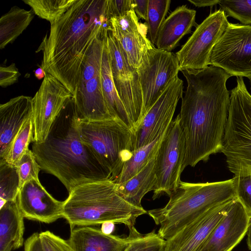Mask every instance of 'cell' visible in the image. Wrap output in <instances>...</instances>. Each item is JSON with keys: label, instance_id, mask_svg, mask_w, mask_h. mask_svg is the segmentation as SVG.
Returning a JSON list of instances; mask_svg holds the SVG:
<instances>
[{"label": "cell", "instance_id": "cell-40", "mask_svg": "<svg viewBox=\"0 0 251 251\" xmlns=\"http://www.w3.org/2000/svg\"><path fill=\"white\" fill-rule=\"evenodd\" d=\"M24 251H42L38 233H33L25 241Z\"/></svg>", "mask_w": 251, "mask_h": 251}, {"label": "cell", "instance_id": "cell-20", "mask_svg": "<svg viewBox=\"0 0 251 251\" xmlns=\"http://www.w3.org/2000/svg\"><path fill=\"white\" fill-rule=\"evenodd\" d=\"M32 98L20 96L0 105V158L24 124L32 118Z\"/></svg>", "mask_w": 251, "mask_h": 251}, {"label": "cell", "instance_id": "cell-2", "mask_svg": "<svg viewBox=\"0 0 251 251\" xmlns=\"http://www.w3.org/2000/svg\"><path fill=\"white\" fill-rule=\"evenodd\" d=\"M107 0H77L39 47L41 67L74 94L82 62L95 39L110 30Z\"/></svg>", "mask_w": 251, "mask_h": 251}, {"label": "cell", "instance_id": "cell-30", "mask_svg": "<svg viewBox=\"0 0 251 251\" xmlns=\"http://www.w3.org/2000/svg\"><path fill=\"white\" fill-rule=\"evenodd\" d=\"M19 190L17 167L0 158V199L6 201H16Z\"/></svg>", "mask_w": 251, "mask_h": 251}, {"label": "cell", "instance_id": "cell-17", "mask_svg": "<svg viewBox=\"0 0 251 251\" xmlns=\"http://www.w3.org/2000/svg\"><path fill=\"white\" fill-rule=\"evenodd\" d=\"M109 23L112 35L121 45L129 64L137 70L144 54L154 46L147 37V24L139 22L134 10L122 17L110 18Z\"/></svg>", "mask_w": 251, "mask_h": 251}, {"label": "cell", "instance_id": "cell-1", "mask_svg": "<svg viewBox=\"0 0 251 251\" xmlns=\"http://www.w3.org/2000/svg\"><path fill=\"white\" fill-rule=\"evenodd\" d=\"M180 71L187 83L179 114L186 142L184 169L221 151L230 104L226 82L231 76L211 65Z\"/></svg>", "mask_w": 251, "mask_h": 251}, {"label": "cell", "instance_id": "cell-9", "mask_svg": "<svg viewBox=\"0 0 251 251\" xmlns=\"http://www.w3.org/2000/svg\"><path fill=\"white\" fill-rule=\"evenodd\" d=\"M185 152V138L178 114L167 128L156 153L153 200L164 194L170 197L176 191L184 170Z\"/></svg>", "mask_w": 251, "mask_h": 251}, {"label": "cell", "instance_id": "cell-29", "mask_svg": "<svg viewBox=\"0 0 251 251\" xmlns=\"http://www.w3.org/2000/svg\"><path fill=\"white\" fill-rule=\"evenodd\" d=\"M33 126L32 118L23 126L15 137L3 159L8 164L16 166L18 162L29 149L28 146L32 142Z\"/></svg>", "mask_w": 251, "mask_h": 251}, {"label": "cell", "instance_id": "cell-8", "mask_svg": "<svg viewBox=\"0 0 251 251\" xmlns=\"http://www.w3.org/2000/svg\"><path fill=\"white\" fill-rule=\"evenodd\" d=\"M105 36L97 38L85 56L73 95L80 116L89 121L114 119L106 105L102 88L101 61Z\"/></svg>", "mask_w": 251, "mask_h": 251}, {"label": "cell", "instance_id": "cell-31", "mask_svg": "<svg viewBox=\"0 0 251 251\" xmlns=\"http://www.w3.org/2000/svg\"><path fill=\"white\" fill-rule=\"evenodd\" d=\"M171 0H149L147 25L149 40L155 45L159 29L165 20Z\"/></svg>", "mask_w": 251, "mask_h": 251}, {"label": "cell", "instance_id": "cell-14", "mask_svg": "<svg viewBox=\"0 0 251 251\" xmlns=\"http://www.w3.org/2000/svg\"><path fill=\"white\" fill-rule=\"evenodd\" d=\"M183 93V81L177 75L133 132V151L151 143L167 129Z\"/></svg>", "mask_w": 251, "mask_h": 251}, {"label": "cell", "instance_id": "cell-15", "mask_svg": "<svg viewBox=\"0 0 251 251\" xmlns=\"http://www.w3.org/2000/svg\"><path fill=\"white\" fill-rule=\"evenodd\" d=\"M73 94L57 79L47 73L32 98V143L45 141L50 127Z\"/></svg>", "mask_w": 251, "mask_h": 251}, {"label": "cell", "instance_id": "cell-5", "mask_svg": "<svg viewBox=\"0 0 251 251\" xmlns=\"http://www.w3.org/2000/svg\"><path fill=\"white\" fill-rule=\"evenodd\" d=\"M235 178L221 181L190 183L180 180L162 208L147 211L159 226L158 235L168 240L211 208L236 197Z\"/></svg>", "mask_w": 251, "mask_h": 251}, {"label": "cell", "instance_id": "cell-27", "mask_svg": "<svg viewBox=\"0 0 251 251\" xmlns=\"http://www.w3.org/2000/svg\"><path fill=\"white\" fill-rule=\"evenodd\" d=\"M166 130L151 143L133 151L130 159L125 163L119 176L115 181L116 183L120 184L128 180L148 164L156 154Z\"/></svg>", "mask_w": 251, "mask_h": 251}, {"label": "cell", "instance_id": "cell-42", "mask_svg": "<svg viewBox=\"0 0 251 251\" xmlns=\"http://www.w3.org/2000/svg\"><path fill=\"white\" fill-rule=\"evenodd\" d=\"M115 228V223L113 222L108 221L101 225L100 230L105 234L110 235L114 231Z\"/></svg>", "mask_w": 251, "mask_h": 251}, {"label": "cell", "instance_id": "cell-22", "mask_svg": "<svg viewBox=\"0 0 251 251\" xmlns=\"http://www.w3.org/2000/svg\"><path fill=\"white\" fill-rule=\"evenodd\" d=\"M68 241L75 251H125L130 237L105 234L100 229L86 226L71 228Z\"/></svg>", "mask_w": 251, "mask_h": 251}, {"label": "cell", "instance_id": "cell-26", "mask_svg": "<svg viewBox=\"0 0 251 251\" xmlns=\"http://www.w3.org/2000/svg\"><path fill=\"white\" fill-rule=\"evenodd\" d=\"M34 12L17 6L2 15L0 19V49L12 43L27 27L34 17Z\"/></svg>", "mask_w": 251, "mask_h": 251}, {"label": "cell", "instance_id": "cell-45", "mask_svg": "<svg viewBox=\"0 0 251 251\" xmlns=\"http://www.w3.org/2000/svg\"><path fill=\"white\" fill-rule=\"evenodd\" d=\"M248 78H249V80H250V89L251 90V75L249 76L248 77Z\"/></svg>", "mask_w": 251, "mask_h": 251}, {"label": "cell", "instance_id": "cell-19", "mask_svg": "<svg viewBox=\"0 0 251 251\" xmlns=\"http://www.w3.org/2000/svg\"><path fill=\"white\" fill-rule=\"evenodd\" d=\"M233 199L211 208L166 240L164 251H198L227 213Z\"/></svg>", "mask_w": 251, "mask_h": 251}, {"label": "cell", "instance_id": "cell-4", "mask_svg": "<svg viewBox=\"0 0 251 251\" xmlns=\"http://www.w3.org/2000/svg\"><path fill=\"white\" fill-rule=\"evenodd\" d=\"M120 197L116 183L110 179L82 183L69 192L64 201L63 218L71 228L101 225L110 221L134 226L136 219L146 214Z\"/></svg>", "mask_w": 251, "mask_h": 251}, {"label": "cell", "instance_id": "cell-6", "mask_svg": "<svg viewBox=\"0 0 251 251\" xmlns=\"http://www.w3.org/2000/svg\"><path fill=\"white\" fill-rule=\"evenodd\" d=\"M231 90L228 118L221 152L235 176L251 175V94L242 77Z\"/></svg>", "mask_w": 251, "mask_h": 251}, {"label": "cell", "instance_id": "cell-35", "mask_svg": "<svg viewBox=\"0 0 251 251\" xmlns=\"http://www.w3.org/2000/svg\"><path fill=\"white\" fill-rule=\"evenodd\" d=\"M42 251H75L66 240L49 230L39 233Z\"/></svg>", "mask_w": 251, "mask_h": 251}, {"label": "cell", "instance_id": "cell-41", "mask_svg": "<svg viewBox=\"0 0 251 251\" xmlns=\"http://www.w3.org/2000/svg\"><path fill=\"white\" fill-rule=\"evenodd\" d=\"M189 2L199 7L212 6L218 4L219 0H188Z\"/></svg>", "mask_w": 251, "mask_h": 251}, {"label": "cell", "instance_id": "cell-34", "mask_svg": "<svg viewBox=\"0 0 251 251\" xmlns=\"http://www.w3.org/2000/svg\"><path fill=\"white\" fill-rule=\"evenodd\" d=\"M19 178L20 188L26 182L39 179V173L41 170L33 151L28 149L22 156L16 166Z\"/></svg>", "mask_w": 251, "mask_h": 251}, {"label": "cell", "instance_id": "cell-33", "mask_svg": "<svg viewBox=\"0 0 251 251\" xmlns=\"http://www.w3.org/2000/svg\"><path fill=\"white\" fill-rule=\"evenodd\" d=\"M218 4L227 17L251 25V0H219Z\"/></svg>", "mask_w": 251, "mask_h": 251}, {"label": "cell", "instance_id": "cell-3", "mask_svg": "<svg viewBox=\"0 0 251 251\" xmlns=\"http://www.w3.org/2000/svg\"><path fill=\"white\" fill-rule=\"evenodd\" d=\"M81 118L72 97L54 120L45 141L32 146L41 169L56 177L68 192L82 183L111 180L81 140L78 128Z\"/></svg>", "mask_w": 251, "mask_h": 251}, {"label": "cell", "instance_id": "cell-11", "mask_svg": "<svg viewBox=\"0 0 251 251\" xmlns=\"http://www.w3.org/2000/svg\"><path fill=\"white\" fill-rule=\"evenodd\" d=\"M210 65L231 76L251 75V25L229 23L212 50Z\"/></svg>", "mask_w": 251, "mask_h": 251}, {"label": "cell", "instance_id": "cell-37", "mask_svg": "<svg viewBox=\"0 0 251 251\" xmlns=\"http://www.w3.org/2000/svg\"><path fill=\"white\" fill-rule=\"evenodd\" d=\"M109 18L120 17L133 10V0H107Z\"/></svg>", "mask_w": 251, "mask_h": 251}, {"label": "cell", "instance_id": "cell-32", "mask_svg": "<svg viewBox=\"0 0 251 251\" xmlns=\"http://www.w3.org/2000/svg\"><path fill=\"white\" fill-rule=\"evenodd\" d=\"M128 229L130 242L125 251H164L166 240L157 233L142 234L134 226Z\"/></svg>", "mask_w": 251, "mask_h": 251}, {"label": "cell", "instance_id": "cell-21", "mask_svg": "<svg viewBox=\"0 0 251 251\" xmlns=\"http://www.w3.org/2000/svg\"><path fill=\"white\" fill-rule=\"evenodd\" d=\"M196 11L183 5L177 7L163 22L158 32L155 45L159 50L170 51L180 40L196 25Z\"/></svg>", "mask_w": 251, "mask_h": 251}, {"label": "cell", "instance_id": "cell-13", "mask_svg": "<svg viewBox=\"0 0 251 251\" xmlns=\"http://www.w3.org/2000/svg\"><path fill=\"white\" fill-rule=\"evenodd\" d=\"M229 23L225 13L219 9L211 13L197 25L192 35L176 53L180 71L201 70L209 66L212 50Z\"/></svg>", "mask_w": 251, "mask_h": 251}, {"label": "cell", "instance_id": "cell-10", "mask_svg": "<svg viewBox=\"0 0 251 251\" xmlns=\"http://www.w3.org/2000/svg\"><path fill=\"white\" fill-rule=\"evenodd\" d=\"M137 70L142 94V118L178 75L180 67L176 54L153 46L144 54Z\"/></svg>", "mask_w": 251, "mask_h": 251}, {"label": "cell", "instance_id": "cell-39", "mask_svg": "<svg viewBox=\"0 0 251 251\" xmlns=\"http://www.w3.org/2000/svg\"><path fill=\"white\" fill-rule=\"evenodd\" d=\"M133 10L139 18L147 21L149 0H133Z\"/></svg>", "mask_w": 251, "mask_h": 251}, {"label": "cell", "instance_id": "cell-23", "mask_svg": "<svg viewBox=\"0 0 251 251\" xmlns=\"http://www.w3.org/2000/svg\"><path fill=\"white\" fill-rule=\"evenodd\" d=\"M24 218L17 200L0 208V251H13L23 245Z\"/></svg>", "mask_w": 251, "mask_h": 251}, {"label": "cell", "instance_id": "cell-36", "mask_svg": "<svg viewBox=\"0 0 251 251\" xmlns=\"http://www.w3.org/2000/svg\"><path fill=\"white\" fill-rule=\"evenodd\" d=\"M234 177L236 196L251 215V175Z\"/></svg>", "mask_w": 251, "mask_h": 251}, {"label": "cell", "instance_id": "cell-16", "mask_svg": "<svg viewBox=\"0 0 251 251\" xmlns=\"http://www.w3.org/2000/svg\"><path fill=\"white\" fill-rule=\"evenodd\" d=\"M251 217L236 197L198 251H231L247 233Z\"/></svg>", "mask_w": 251, "mask_h": 251}, {"label": "cell", "instance_id": "cell-44", "mask_svg": "<svg viewBox=\"0 0 251 251\" xmlns=\"http://www.w3.org/2000/svg\"><path fill=\"white\" fill-rule=\"evenodd\" d=\"M247 244L250 250H251V217L247 231Z\"/></svg>", "mask_w": 251, "mask_h": 251}, {"label": "cell", "instance_id": "cell-24", "mask_svg": "<svg viewBox=\"0 0 251 251\" xmlns=\"http://www.w3.org/2000/svg\"><path fill=\"white\" fill-rule=\"evenodd\" d=\"M155 155L135 176L123 183H116V191L118 195L135 207L142 208V198L147 193L154 190L156 183Z\"/></svg>", "mask_w": 251, "mask_h": 251}, {"label": "cell", "instance_id": "cell-43", "mask_svg": "<svg viewBox=\"0 0 251 251\" xmlns=\"http://www.w3.org/2000/svg\"><path fill=\"white\" fill-rule=\"evenodd\" d=\"M46 72L44 71V70L41 67L37 68L34 71V75L35 77L38 79H41L44 78L46 75Z\"/></svg>", "mask_w": 251, "mask_h": 251}, {"label": "cell", "instance_id": "cell-38", "mask_svg": "<svg viewBox=\"0 0 251 251\" xmlns=\"http://www.w3.org/2000/svg\"><path fill=\"white\" fill-rule=\"evenodd\" d=\"M21 75L15 63H12L8 66L0 67V85L2 87L12 85L18 80Z\"/></svg>", "mask_w": 251, "mask_h": 251}, {"label": "cell", "instance_id": "cell-18", "mask_svg": "<svg viewBox=\"0 0 251 251\" xmlns=\"http://www.w3.org/2000/svg\"><path fill=\"white\" fill-rule=\"evenodd\" d=\"M17 201L24 217L50 224L63 218L64 201L50 194L39 180L32 179L20 189Z\"/></svg>", "mask_w": 251, "mask_h": 251}, {"label": "cell", "instance_id": "cell-7", "mask_svg": "<svg viewBox=\"0 0 251 251\" xmlns=\"http://www.w3.org/2000/svg\"><path fill=\"white\" fill-rule=\"evenodd\" d=\"M81 140L115 181L133 151V133L117 119L89 121L81 118L78 126Z\"/></svg>", "mask_w": 251, "mask_h": 251}, {"label": "cell", "instance_id": "cell-12", "mask_svg": "<svg viewBox=\"0 0 251 251\" xmlns=\"http://www.w3.org/2000/svg\"><path fill=\"white\" fill-rule=\"evenodd\" d=\"M106 40L113 81L130 119L133 133L141 120L143 111L139 75L137 69L129 64L121 45L110 30L106 36Z\"/></svg>", "mask_w": 251, "mask_h": 251}, {"label": "cell", "instance_id": "cell-25", "mask_svg": "<svg viewBox=\"0 0 251 251\" xmlns=\"http://www.w3.org/2000/svg\"><path fill=\"white\" fill-rule=\"evenodd\" d=\"M101 75L103 95L110 114L113 118L117 119L123 122L132 130V127L130 119L118 95L113 81L110 56L106 36L102 57Z\"/></svg>", "mask_w": 251, "mask_h": 251}, {"label": "cell", "instance_id": "cell-28", "mask_svg": "<svg viewBox=\"0 0 251 251\" xmlns=\"http://www.w3.org/2000/svg\"><path fill=\"white\" fill-rule=\"evenodd\" d=\"M77 0H23L34 13L52 24L59 19Z\"/></svg>", "mask_w": 251, "mask_h": 251}]
</instances>
